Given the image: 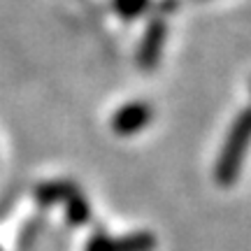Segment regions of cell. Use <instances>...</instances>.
Masks as SVG:
<instances>
[{"instance_id": "obj_2", "label": "cell", "mask_w": 251, "mask_h": 251, "mask_svg": "<svg viewBox=\"0 0 251 251\" xmlns=\"http://www.w3.org/2000/svg\"><path fill=\"white\" fill-rule=\"evenodd\" d=\"M165 37H168V21L161 14H153L149 19V24L144 28L142 42L137 47V65L142 70L151 72L158 68L161 63L163 47H165Z\"/></svg>"}, {"instance_id": "obj_5", "label": "cell", "mask_w": 251, "mask_h": 251, "mask_svg": "<svg viewBox=\"0 0 251 251\" xmlns=\"http://www.w3.org/2000/svg\"><path fill=\"white\" fill-rule=\"evenodd\" d=\"M156 249V237L149 230H135L124 237L112 240V251H153Z\"/></svg>"}, {"instance_id": "obj_6", "label": "cell", "mask_w": 251, "mask_h": 251, "mask_svg": "<svg viewBox=\"0 0 251 251\" xmlns=\"http://www.w3.org/2000/svg\"><path fill=\"white\" fill-rule=\"evenodd\" d=\"M65 221L70 226H84V224H89V219H91V205H89V200L81 196L79 191L77 193H72L65 202Z\"/></svg>"}, {"instance_id": "obj_7", "label": "cell", "mask_w": 251, "mask_h": 251, "mask_svg": "<svg viewBox=\"0 0 251 251\" xmlns=\"http://www.w3.org/2000/svg\"><path fill=\"white\" fill-rule=\"evenodd\" d=\"M149 7H151V0H112V9L126 21L142 17Z\"/></svg>"}, {"instance_id": "obj_10", "label": "cell", "mask_w": 251, "mask_h": 251, "mask_svg": "<svg viewBox=\"0 0 251 251\" xmlns=\"http://www.w3.org/2000/svg\"><path fill=\"white\" fill-rule=\"evenodd\" d=\"M0 251H2V249H0Z\"/></svg>"}, {"instance_id": "obj_8", "label": "cell", "mask_w": 251, "mask_h": 251, "mask_svg": "<svg viewBox=\"0 0 251 251\" xmlns=\"http://www.w3.org/2000/svg\"><path fill=\"white\" fill-rule=\"evenodd\" d=\"M112 240L105 230H98L89 237V244H86V251H112Z\"/></svg>"}, {"instance_id": "obj_3", "label": "cell", "mask_w": 251, "mask_h": 251, "mask_svg": "<svg viewBox=\"0 0 251 251\" xmlns=\"http://www.w3.org/2000/svg\"><path fill=\"white\" fill-rule=\"evenodd\" d=\"M153 119V107L144 100H133L126 102L124 107H119L112 117V130L121 137H130L137 135L140 130H144L147 126L151 124Z\"/></svg>"}, {"instance_id": "obj_4", "label": "cell", "mask_w": 251, "mask_h": 251, "mask_svg": "<svg viewBox=\"0 0 251 251\" xmlns=\"http://www.w3.org/2000/svg\"><path fill=\"white\" fill-rule=\"evenodd\" d=\"M79 188L72 179H51V181H42L37 184L33 191V198L37 200V205L42 207H51L58 202H65L72 193H77Z\"/></svg>"}, {"instance_id": "obj_1", "label": "cell", "mask_w": 251, "mask_h": 251, "mask_svg": "<svg viewBox=\"0 0 251 251\" xmlns=\"http://www.w3.org/2000/svg\"><path fill=\"white\" fill-rule=\"evenodd\" d=\"M249 109H242L237 119L230 124V130L226 135L224 149L216 158L214 165V179L221 184V186H230L235 184L237 175H240V168H242L244 153H247V144H249Z\"/></svg>"}, {"instance_id": "obj_9", "label": "cell", "mask_w": 251, "mask_h": 251, "mask_svg": "<svg viewBox=\"0 0 251 251\" xmlns=\"http://www.w3.org/2000/svg\"><path fill=\"white\" fill-rule=\"evenodd\" d=\"M179 5H181L179 0H161V2H158V9H156V14L168 17V14H172V12H177Z\"/></svg>"}]
</instances>
